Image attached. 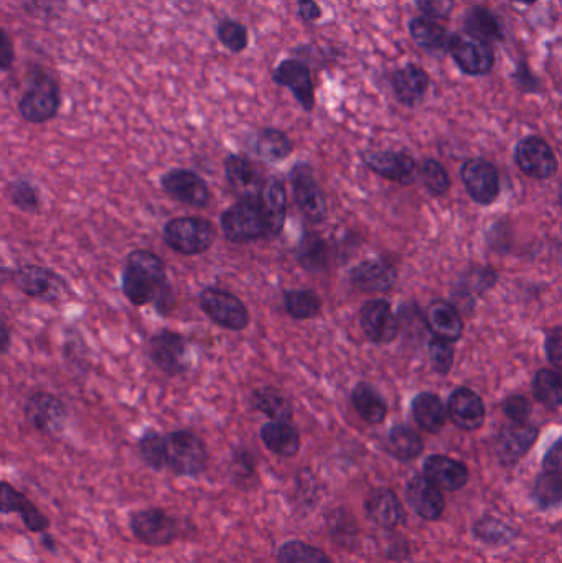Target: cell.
Masks as SVG:
<instances>
[{
    "label": "cell",
    "instance_id": "obj_42",
    "mask_svg": "<svg viewBox=\"0 0 562 563\" xmlns=\"http://www.w3.org/2000/svg\"><path fill=\"white\" fill-rule=\"evenodd\" d=\"M216 38L231 53H243L249 45V30L235 19H223L216 25Z\"/></svg>",
    "mask_w": 562,
    "mask_h": 563
},
{
    "label": "cell",
    "instance_id": "obj_14",
    "mask_svg": "<svg viewBox=\"0 0 562 563\" xmlns=\"http://www.w3.org/2000/svg\"><path fill=\"white\" fill-rule=\"evenodd\" d=\"M515 160L521 172L536 180H548L558 173V159L551 145L536 135L525 137L516 144Z\"/></svg>",
    "mask_w": 562,
    "mask_h": 563
},
{
    "label": "cell",
    "instance_id": "obj_3",
    "mask_svg": "<svg viewBox=\"0 0 562 563\" xmlns=\"http://www.w3.org/2000/svg\"><path fill=\"white\" fill-rule=\"evenodd\" d=\"M165 244L182 256H200L216 239V229L205 218L180 216L170 219L162 231Z\"/></svg>",
    "mask_w": 562,
    "mask_h": 563
},
{
    "label": "cell",
    "instance_id": "obj_33",
    "mask_svg": "<svg viewBox=\"0 0 562 563\" xmlns=\"http://www.w3.org/2000/svg\"><path fill=\"white\" fill-rule=\"evenodd\" d=\"M411 409H413L414 420L422 430L429 433H439L444 429L447 410L436 394L422 392L419 396L414 397Z\"/></svg>",
    "mask_w": 562,
    "mask_h": 563
},
{
    "label": "cell",
    "instance_id": "obj_57",
    "mask_svg": "<svg viewBox=\"0 0 562 563\" xmlns=\"http://www.w3.org/2000/svg\"><path fill=\"white\" fill-rule=\"evenodd\" d=\"M562 466V442L556 440L553 447L549 448L548 453L544 455L543 468L544 471H556L561 473Z\"/></svg>",
    "mask_w": 562,
    "mask_h": 563
},
{
    "label": "cell",
    "instance_id": "obj_39",
    "mask_svg": "<svg viewBox=\"0 0 562 563\" xmlns=\"http://www.w3.org/2000/svg\"><path fill=\"white\" fill-rule=\"evenodd\" d=\"M534 397L549 409H558L562 402L561 376L551 369H541L534 374Z\"/></svg>",
    "mask_w": 562,
    "mask_h": 563
},
{
    "label": "cell",
    "instance_id": "obj_56",
    "mask_svg": "<svg viewBox=\"0 0 562 563\" xmlns=\"http://www.w3.org/2000/svg\"><path fill=\"white\" fill-rule=\"evenodd\" d=\"M322 7L317 0H297V17L304 24H315L317 20L322 19Z\"/></svg>",
    "mask_w": 562,
    "mask_h": 563
},
{
    "label": "cell",
    "instance_id": "obj_32",
    "mask_svg": "<svg viewBox=\"0 0 562 563\" xmlns=\"http://www.w3.org/2000/svg\"><path fill=\"white\" fill-rule=\"evenodd\" d=\"M261 438L267 450L279 456H296L300 450V437L297 430L289 422L272 420L261 429Z\"/></svg>",
    "mask_w": 562,
    "mask_h": 563
},
{
    "label": "cell",
    "instance_id": "obj_43",
    "mask_svg": "<svg viewBox=\"0 0 562 563\" xmlns=\"http://www.w3.org/2000/svg\"><path fill=\"white\" fill-rule=\"evenodd\" d=\"M284 305L292 318L309 320L320 310V298L312 290H289L284 294Z\"/></svg>",
    "mask_w": 562,
    "mask_h": 563
},
{
    "label": "cell",
    "instance_id": "obj_18",
    "mask_svg": "<svg viewBox=\"0 0 562 563\" xmlns=\"http://www.w3.org/2000/svg\"><path fill=\"white\" fill-rule=\"evenodd\" d=\"M462 182L478 205H492L500 193L497 168L488 160H467L462 167Z\"/></svg>",
    "mask_w": 562,
    "mask_h": 563
},
{
    "label": "cell",
    "instance_id": "obj_16",
    "mask_svg": "<svg viewBox=\"0 0 562 563\" xmlns=\"http://www.w3.org/2000/svg\"><path fill=\"white\" fill-rule=\"evenodd\" d=\"M363 160L371 172L378 173L380 177L391 182L413 185L417 180L416 160L404 152L376 150V152H366Z\"/></svg>",
    "mask_w": 562,
    "mask_h": 563
},
{
    "label": "cell",
    "instance_id": "obj_52",
    "mask_svg": "<svg viewBox=\"0 0 562 563\" xmlns=\"http://www.w3.org/2000/svg\"><path fill=\"white\" fill-rule=\"evenodd\" d=\"M513 80H515L516 86L523 93H539V89H541L538 76L534 75L533 71L530 70L528 61L525 58H520V60L516 61Z\"/></svg>",
    "mask_w": 562,
    "mask_h": 563
},
{
    "label": "cell",
    "instance_id": "obj_7",
    "mask_svg": "<svg viewBox=\"0 0 562 563\" xmlns=\"http://www.w3.org/2000/svg\"><path fill=\"white\" fill-rule=\"evenodd\" d=\"M147 354L150 361L167 376H180L190 364L187 340L175 331L160 330L150 336Z\"/></svg>",
    "mask_w": 562,
    "mask_h": 563
},
{
    "label": "cell",
    "instance_id": "obj_13",
    "mask_svg": "<svg viewBox=\"0 0 562 563\" xmlns=\"http://www.w3.org/2000/svg\"><path fill=\"white\" fill-rule=\"evenodd\" d=\"M160 187L165 195L172 200L193 206L205 208L210 203V188L198 173L187 168H172L160 177Z\"/></svg>",
    "mask_w": 562,
    "mask_h": 563
},
{
    "label": "cell",
    "instance_id": "obj_48",
    "mask_svg": "<svg viewBox=\"0 0 562 563\" xmlns=\"http://www.w3.org/2000/svg\"><path fill=\"white\" fill-rule=\"evenodd\" d=\"M424 187L431 195H444L450 187L449 173L437 160H426L421 170Z\"/></svg>",
    "mask_w": 562,
    "mask_h": 563
},
{
    "label": "cell",
    "instance_id": "obj_29",
    "mask_svg": "<svg viewBox=\"0 0 562 563\" xmlns=\"http://www.w3.org/2000/svg\"><path fill=\"white\" fill-rule=\"evenodd\" d=\"M350 279L356 289L375 294V292H386L391 289L398 279V272L394 269L393 264L385 259H370V261L361 262L360 266H356L352 270Z\"/></svg>",
    "mask_w": 562,
    "mask_h": 563
},
{
    "label": "cell",
    "instance_id": "obj_47",
    "mask_svg": "<svg viewBox=\"0 0 562 563\" xmlns=\"http://www.w3.org/2000/svg\"><path fill=\"white\" fill-rule=\"evenodd\" d=\"M25 14L43 22H53L65 14L66 0H20Z\"/></svg>",
    "mask_w": 562,
    "mask_h": 563
},
{
    "label": "cell",
    "instance_id": "obj_28",
    "mask_svg": "<svg viewBox=\"0 0 562 563\" xmlns=\"http://www.w3.org/2000/svg\"><path fill=\"white\" fill-rule=\"evenodd\" d=\"M464 33L487 45L505 42L503 22L492 9L485 5H472L464 15Z\"/></svg>",
    "mask_w": 562,
    "mask_h": 563
},
{
    "label": "cell",
    "instance_id": "obj_15",
    "mask_svg": "<svg viewBox=\"0 0 562 563\" xmlns=\"http://www.w3.org/2000/svg\"><path fill=\"white\" fill-rule=\"evenodd\" d=\"M389 83L394 98L398 99L399 103L406 108H416L431 88V76L417 63H408L391 71Z\"/></svg>",
    "mask_w": 562,
    "mask_h": 563
},
{
    "label": "cell",
    "instance_id": "obj_26",
    "mask_svg": "<svg viewBox=\"0 0 562 563\" xmlns=\"http://www.w3.org/2000/svg\"><path fill=\"white\" fill-rule=\"evenodd\" d=\"M366 516L376 526L394 529L406 522V512L399 501L398 494L388 488H376L368 494L365 501Z\"/></svg>",
    "mask_w": 562,
    "mask_h": 563
},
{
    "label": "cell",
    "instance_id": "obj_21",
    "mask_svg": "<svg viewBox=\"0 0 562 563\" xmlns=\"http://www.w3.org/2000/svg\"><path fill=\"white\" fill-rule=\"evenodd\" d=\"M539 432L528 424H513L498 433L495 452L498 460L505 466H513L526 456L533 447Z\"/></svg>",
    "mask_w": 562,
    "mask_h": 563
},
{
    "label": "cell",
    "instance_id": "obj_30",
    "mask_svg": "<svg viewBox=\"0 0 562 563\" xmlns=\"http://www.w3.org/2000/svg\"><path fill=\"white\" fill-rule=\"evenodd\" d=\"M424 322L432 335L449 343L460 340L464 331V323L457 308L445 300H436L429 305Z\"/></svg>",
    "mask_w": 562,
    "mask_h": 563
},
{
    "label": "cell",
    "instance_id": "obj_59",
    "mask_svg": "<svg viewBox=\"0 0 562 563\" xmlns=\"http://www.w3.org/2000/svg\"><path fill=\"white\" fill-rule=\"evenodd\" d=\"M510 2H515V4L533 5L536 4L538 0H510Z\"/></svg>",
    "mask_w": 562,
    "mask_h": 563
},
{
    "label": "cell",
    "instance_id": "obj_5",
    "mask_svg": "<svg viewBox=\"0 0 562 563\" xmlns=\"http://www.w3.org/2000/svg\"><path fill=\"white\" fill-rule=\"evenodd\" d=\"M447 53L464 75L482 78L492 73L497 63L493 47L467 33H450Z\"/></svg>",
    "mask_w": 562,
    "mask_h": 563
},
{
    "label": "cell",
    "instance_id": "obj_36",
    "mask_svg": "<svg viewBox=\"0 0 562 563\" xmlns=\"http://www.w3.org/2000/svg\"><path fill=\"white\" fill-rule=\"evenodd\" d=\"M388 448L399 461H411L424 450L422 438L406 425H396L388 435Z\"/></svg>",
    "mask_w": 562,
    "mask_h": 563
},
{
    "label": "cell",
    "instance_id": "obj_10",
    "mask_svg": "<svg viewBox=\"0 0 562 563\" xmlns=\"http://www.w3.org/2000/svg\"><path fill=\"white\" fill-rule=\"evenodd\" d=\"M25 420L33 429L45 435H57L63 432L68 420L65 402L52 392H33L24 405Z\"/></svg>",
    "mask_w": 562,
    "mask_h": 563
},
{
    "label": "cell",
    "instance_id": "obj_58",
    "mask_svg": "<svg viewBox=\"0 0 562 563\" xmlns=\"http://www.w3.org/2000/svg\"><path fill=\"white\" fill-rule=\"evenodd\" d=\"M10 345H12V336H10L9 326L0 315V353H7Z\"/></svg>",
    "mask_w": 562,
    "mask_h": 563
},
{
    "label": "cell",
    "instance_id": "obj_34",
    "mask_svg": "<svg viewBox=\"0 0 562 563\" xmlns=\"http://www.w3.org/2000/svg\"><path fill=\"white\" fill-rule=\"evenodd\" d=\"M254 150L266 162H281L292 152V142L286 132L266 127L254 135Z\"/></svg>",
    "mask_w": 562,
    "mask_h": 563
},
{
    "label": "cell",
    "instance_id": "obj_46",
    "mask_svg": "<svg viewBox=\"0 0 562 563\" xmlns=\"http://www.w3.org/2000/svg\"><path fill=\"white\" fill-rule=\"evenodd\" d=\"M297 259H299L302 266L307 267L309 270L324 269L325 262H327V249H325L324 241L317 238L315 234H309L307 238L302 239V242H300Z\"/></svg>",
    "mask_w": 562,
    "mask_h": 563
},
{
    "label": "cell",
    "instance_id": "obj_45",
    "mask_svg": "<svg viewBox=\"0 0 562 563\" xmlns=\"http://www.w3.org/2000/svg\"><path fill=\"white\" fill-rule=\"evenodd\" d=\"M139 453L150 470H165V435L157 430H147L139 440Z\"/></svg>",
    "mask_w": 562,
    "mask_h": 563
},
{
    "label": "cell",
    "instance_id": "obj_20",
    "mask_svg": "<svg viewBox=\"0 0 562 563\" xmlns=\"http://www.w3.org/2000/svg\"><path fill=\"white\" fill-rule=\"evenodd\" d=\"M0 514H19L30 532H45L50 527L48 517L7 481H0Z\"/></svg>",
    "mask_w": 562,
    "mask_h": 563
},
{
    "label": "cell",
    "instance_id": "obj_31",
    "mask_svg": "<svg viewBox=\"0 0 562 563\" xmlns=\"http://www.w3.org/2000/svg\"><path fill=\"white\" fill-rule=\"evenodd\" d=\"M409 35L417 47L427 53L447 52L450 32L441 22L417 15L409 20Z\"/></svg>",
    "mask_w": 562,
    "mask_h": 563
},
{
    "label": "cell",
    "instance_id": "obj_11",
    "mask_svg": "<svg viewBox=\"0 0 562 563\" xmlns=\"http://www.w3.org/2000/svg\"><path fill=\"white\" fill-rule=\"evenodd\" d=\"M271 80L277 86L289 89L304 111H314L315 84L307 63L299 58H286L272 70Z\"/></svg>",
    "mask_w": 562,
    "mask_h": 563
},
{
    "label": "cell",
    "instance_id": "obj_2",
    "mask_svg": "<svg viewBox=\"0 0 562 563\" xmlns=\"http://www.w3.org/2000/svg\"><path fill=\"white\" fill-rule=\"evenodd\" d=\"M27 89L19 101L20 116L30 124H45L57 117L61 106L57 80L40 65L30 66Z\"/></svg>",
    "mask_w": 562,
    "mask_h": 563
},
{
    "label": "cell",
    "instance_id": "obj_37",
    "mask_svg": "<svg viewBox=\"0 0 562 563\" xmlns=\"http://www.w3.org/2000/svg\"><path fill=\"white\" fill-rule=\"evenodd\" d=\"M474 536L490 545H508L520 536V531L508 522L500 521L497 517L485 516L475 522Z\"/></svg>",
    "mask_w": 562,
    "mask_h": 563
},
{
    "label": "cell",
    "instance_id": "obj_25",
    "mask_svg": "<svg viewBox=\"0 0 562 563\" xmlns=\"http://www.w3.org/2000/svg\"><path fill=\"white\" fill-rule=\"evenodd\" d=\"M447 414L459 429L472 432L480 429L485 422V405L474 391L460 387L450 396Z\"/></svg>",
    "mask_w": 562,
    "mask_h": 563
},
{
    "label": "cell",
    "instance_id": "obj_9",
    "mask_svg": "<svg viewBox=\"0 0 562 563\" xmlns=\"http://www.w3.org/2000/svg\"><path fill=\"white\" fill-rule=\"evenodd\" d=\"M200 307L216 325L226 330H244L249 323L246 305L236 295L216 287H208L200 294Z\"/></svg>",
    "mask_w": 562,
    "mask_h": 563
},
{
    "label": "cell",
    "instance_id": "obj_27",
    "mask_svg": "<svg viewBox=\"0 0 562 563\" xmlns=\"http://www.w3.org/2000/svg\"><path fill=\"white\" fill-rule=\"evenodd\" d=\"M225 173L231 190L235 191L241 200L258 201L263 180L253 163L241 155H228L225 160Z\"/></svg>",
    "mask_w": 562,
    "mask_h": 563
},
{
    "label": "cell",
    "instance_id": "obj_4",
    "mask_svg": "<svg viewBox=\"0 0 562 563\" xmlns=\"http://www.w3.org/2000/svg\"><path fill=\"white\" fill-rule=\"evenodd\" d=\"M207 461V447L195 433L175 430L165 435V470L178 476H198L207 468Z\"/></svg>",
    "mask_w": 562,
    "mask_h": 563
},
{
    "label": "cell",
    "instance_id": "obj_6",
    "mask_svg": "<svg viewBox=\"0 0 562 563\" xmlns=\"http://www.w3.org/2000/svg\"><path fill=\"white\" fill-rule=\"evenodd\" d=\"M10 279L22 294L40 302H58L68 292V284L60 274L35 264L12 270Z\"/></svg>",
    "mask_w": 562,
    "mask_h": 563
},
{
    "label": "cell",
    "instance_id": "obj_35",
    "mask_svg": "<svg viewBox=\"0 0 562 563\" xmlns=\"http://www.w3.org/2000/svg\"><path fill=\"white\" fill-rule=\"evenodd\" d=\"M352 402L361 419L368 424H381L386 419V402L370 384H358L353 391Z\"/></svg>",
    "mask_w": 562,
    "mask_h": 563
},
{
    "label": "cell",
    "instance_id": "obj_1",
    "mask_svg": "<svg viewBox=\"0 0 562 563\" xmlns=\"http://www.w3.org/2000/svg\"><path fill=\"white\" fill-rule=\"evenodd\" d=\"M121 289L134 307L152 303L164 317L174 308V290L167 279L165 262L147 249H136L127 256L121 272Z\"/></svg>",
    "mask_w": 562,
    "mask_h": 563
},
{
    "label": "cell",
    "instance_id": "obj_22",
    "mask_svg": "<svg viewBox=\"0 0 562 563\" xmlns=\"http://www.w3.org/2000/svg\"><path fill=\"white\" fill-rule=\"evenodd\" d=\"M258 205L266 226V236H277L281 233L287 213L286 190L281 180L274 177L264 180Z\"/></svg>",
    "mask_w": 562,
    "mask_h": 563
},
{
    "label": "cell",
    "instance_id": "obj_24",
    "mask_svg": "<svg viewBox=\"0 0 562 563\" xmlns=\"http://www.w3.org/2000/svg\"><path fill=\"white\" fill-rule=\"evenodd\" d=\"M406 499L417 516L426 521H439L444 514L445 501L442 491L424 475L414 476L406 486Z\"/></svg>",
    "mask_w": 562,
    "mask_h": 563
},
{
    "label": "cell",
    "instance_id": "obj_49",
    "mask_svg": "<svg viewBox=\"0 0 562 563\" xmlns=\"http://www.w3.org/2000/svg\"><path fill=\"white\" fill-rule=\"evenodd\" d=\"M429 359H431L432 369L437 374L445 376V374H449L450 369L454 366V348H452L449 341L434 338L429 343Z\"/></svg>",
    "mask_w": 562,
    "mask_h": 563
},
{
    "label": "cell",
    "instance_id": "obj_17",
    "mask_svg": "<svg viewBox=\"0 0 562 563\" xmlns=\"http://www.w3.org/2000/svg\"><path fill=\"white\" fill-rule=\"evenodd\" d=\"M361 328L378 345H388L399 335V320L386 300L366 302L360 313Z\"/></svg>",
    "mask_w": 562,
    "mask_h": 563
},
{
    "label": "cell",
    "instance_id": "obj_51",
    "mask_svg": "<svg viewBox=\"0 0 562 563\" xmlns=\"http://www.w3.org/2000/svg\"><path fill=\"white\" fill-rule=\"evenodd\" d=\"M503 412L513 424H526L531 417V404L525 396H511L503 404Z\"/></svg>",
    "mask_w": 562,
    "mask_h": 563
},
{
    "label": "cell",
    "instance_id": "obj_41",
    "mask_svg": "<svg viewBox=\"0 0 562 563\" xmlns=\"http://www.w3.org/2000/svg\"><path fill=\"white\" fill-rule=\"evenodd\" d=\"M279 563H333L324 550L300 540H289L277 552Z\"/></svg>",
    "mask_w": 562,
    "mask_h": 563
},
{
    "label": "cell",
    "instance_id": "obj_38",
    "mask_svg": "<svg viewBox=\"0 0 562 563\" xmlns=\"http://www.w3.org/2000/svg\"><path fill=\"white\" fill-rule=\"evenodd\" d=\"M254 405L276 422H289L294 414L291 401L274 387H264L261 391L256 392Z\"/></svg>",
    "mask_w": 562,
    "mask_h": 563
},
{
    "label": "cell",
    "instance_id": "obj_40",
    "mask_svg": "<svg viewBox=\"0 0 562 563\" xmlns=\"http://www.w3.org/2000/svg\"><path fill=\"white\" fill-rule=\"evenodd\" d=\"M533 499L541 509L558 508L562 501L561 473L543 471L534 483Z\"/></svg>",
    "mask_w": 562,
    "mask_h": 563
},
{
    "label": "cell",
    "instance_id": "obj_19",
    "mask_svg": "<svg viewBox=\"0 0 562 563\" xmlns=\"http://www.w3.org/2000/svg\"><path fill=\"white\" fill-rule=\"evenodd\" d=\"M292 187L302 215L312 223L324 221L327 215L324 193L310 172L309 165H297L292 170Z\"/></svg>",
    "mask_w": 562,
    "mask_h": 563
},
{
    "label": "cell",
    "instance_id": "obj_54",
    "mask_svg": "<svg viewBox=\"0 0 562 563\" xmlns=\"http://www.w3.org/2000/svg\"><path fill=\"white\" fill-rule=\"evenodd\" d=\"M15 47L14 40L4 28H0V71H10L14 66Z\"/></svg>",
    "mask_w": 562,
    "mask_h": 563
},
{
    "label": "cell",
    "instance_id": "obj_50",
    "mask_svg": "<svg viewBox=\"0 0 562 563\" xmlns=\"http://www.w3.org/2000/svg\"><path fill=\"white\" fill-rule=\"evenodd\" d=\"M414 4L422 17L437 22L449 19L455 9V0H414Z\"/></svg>",
    "mask_w": 562,
    "mask_h": 563
},
{
    "label": "cell",
    "instance_id": "obj_53",
    "mask_svg": "<svg viewBox=\"0 0 562 563\" xmlns=\"http://www.w3.org/2000/svg\"><path fill=\"white\" fill-rule=\"evenodd\" d=\"M356 524L353 519L343 514V511H337L335 514V522L332 524L333 536L337 540H345L348 542V547H352V540L355 539Z\"/></svg>",
    "mask_w": 562,
    "mask_h": 563
},
{
    "label": "cell",
    "instance_id": "obj_12",
    "mask_svg": "<svg viewBox=\"0 0 562 563\" xmlns=\"http://www.w3.org/2000/svg\"><path fill=\"white\" fill-rule=\"evenodd\" d=\"M131 531L142 544L164 547L177 539L178 524L164 509L150 508L132 514Z\"/></svg>",
    "mask_w": 562,
    "mask_h": 563
},
{
    "label": "cell",
    "instance_id": "obj_8",
    "mask_svg": "<svg viewBox=\"0 0 562 563\" xmlns=\"http://www.w3.org/2000/svg\"><path fill=\"white\" fill-rule=\"evenodd\" d=\"M221 229L231 242H251L266 236L258 201L241 200L221 215Z\"/></svg>",
    "mask_w": 562,
    "mask_h": 563
},
{
    "label": "cell",
    "instance_id": "obj_23",
    "mask_svg": "<svg viewBox=\"0 0 562 563\" xmlns=\"http://www.w3.org/2000/svg\"><path fill=\"white\" fill-rule=\"evenodd\" d=\"M424 478L441 491H459L469 483V470L462 461L449 456L432 455L424 461Z\"/></svg>",
    "mask_w": 562,
    "mask_h": 563
},
{
    "label": "cell",
    "instance_id": "obj_44",
    "mask_svg": "<svg viewBox=\"0 0 562 563\" xmlns=\"http://www.w3.org/2000/svg\"><path fill=\"white\" fill-rule=\"evenodd\" d=\"M10 203L27 215L40 211V193L27 178H17L9 185Z\"/></svg>",
    "mask_w": 562,
    "mask_h": 563
},
{
    "label": "cell",
    "instance_id": "obj_55",
    "mask_svg": "<svg viewBox=\"0 0 562 563\" xmlns=\"http://www.w3.org/2000/svg\"><path fill=\"white\" fill-rule=\"evenodd\" d=\"M546 356H548L549 363L553 364L554 368L561 369V356H562V331L561 328H554L548 335L546 340Z\"/></svg>",
    "mask_w": 562,
    "mask_h": 563
}]
</instances>
